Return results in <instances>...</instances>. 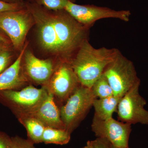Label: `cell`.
Wrapping results in <instances>:
<instances>
[{"instance_id": "ba28073f", "label": "cell", "mask_w": 148, "mask_h": 148, "mask_svg": "<svg viewBox=\"0 0 148 148\" xmlns=\"http://www.w3.org/2000/svg\"><path fill=\"white\" fill-rule=\"evenodd\" d=\"M80 85L69 61H60L47 84L45 86L52 93L55 101L62 106Z\"/></svg>"}, {"instance_id": "ffe728a7", "label": "cell", "mask_w": 148, "mask_h": 148, "mask_svg": "<svg viewBox=\"0 0 148 148\" xmlns=\"http://www.w3.org/2000/svg\"><path fill=\"white\" fill-rule=\"evenodd\" d=\"M34 144L28 139H25L19 136L12 137L11 148H36Z\"/></svg>"}, {"instance_id": "d4e9b609", "label": "cell", "mask_w": 148, "mask_h": 148, "mask_svg": "<svg viewBox=\"0 0 148 148\" xmlns=\"http://www.w3.org/2000/svg\"><path fill=\"white\" fill-rule=\"evenodd\" d=\"M12 47V45L0 41V50L7 48Z\"/></svg>"}, {"instance_id": "52a82bcc", "label": "cell", "mask_w": 148, "mask_h": 148, "mask_svg": "<svg viewBox=\"0 0 148 148\" xmlns=\"http://www.w3.org/2000/svg\"><path fill=\"white\" fill-rule=\"evenodd\" d=\"M140 80L121 98L116 112L120 121L131 125H148V111L145 109L147 102L139 92Z\"/></svg>"}, {"instance_id": "5bb4252c", "label": "cell", "mask_w": 148, "mask_h": 148, "mask_svg": "<svg viewBox=\"0 0 148 148\" xmlns=\"http://www.w3.org/2000/svg\"><path fill=\"white\" fill-rule=\"evenodd\" d=\"M121 98L114 95L108 98H96L92 104L95 110L94 117L102 120L112 117L113 114L116 112Z\"/></svg>"}, {"instance_id": "277c9868", "label": "cell", "mask_w": 148, "mask_h": 148, "mask_svg": "<svg viewBox=\"0 0 148 148\" xmlns=\"http://www.w3.org/2000/svg\"><path fill=\"white\" fill-rule=\"evenodd\" d=\"M48 92L45 86L38 88L30 84L20 90L0 91V103L10 109L17 118L37 108Z\"/></svg>"}, {"instance_id": "484cf974", "label": "cell", "mask_w": 148, "mask_h": 148, "mask_svg": "<svg viewBox=\"0 0 148 148\" xmlns=\"http://www.w3.org/2000/svg\"><path fill=\"white\" fill-rule=\"evenodd\" d=\"M0 1H2L4 2L8 3H18L23 2L24 1V0H0ZM32 1H35V0H32Z\"/></svg>"}, {"instance_id": "4fadbf2b", "label": "cell", "mask_w": 148, "mask_h": 148, "mask_svg": "<svg viewBox=\"0 0 148 148\" xmlns=\"http://www.w3.org/2000/svg\"><path fill=\"white\" fill-rule=\"evenodd\" d=\"M28 43L25 45L16 60L0 75V91L20 90L30 84L24 73L23 59Z\"/></svg>"}, {"instance_id": "30bf717a", "label": "cell", "mask_w": 148, "mask_h": 148, "mask_svg": "<svg viewBox=\"0 0 148 148\" xmlns=\"http://www.w3.org/2000/svg\"><path fill=\"white\" fill-rule=\"evenodd\" d=\"M92 132L97 138L108 141L116 147H128L131 125L119 121L113 117L102 120L93 117L91 124Z\"/></svg>"}, {"instance_id": "603a6c76", "label": "cell", "mask_w": 148, "mask_h": 148, "mask_svg": "<svg viewBox=\"0 0 148 148\" xmlns=\"http://www.w3.org/2000/svg\"><path fill=\"white\" fill-rule=\"evenodd\" d=\"M11 138L0 131V148H11Z\"/></svg>"}, {"instance_id": "9c48e42d", "label": "cell", "mask_w": 148, "mask_h": 148, "mask_svg": "<svg viewBox=\"0 0 148 148\" xmlns=\"http://www.w3.org/2000/svg\"><path fill=\"white\" fill-rule=\"evenodd\" d=\"M65 10L80 24L90 27L95 21L106 18H115L127 22L131 15L128 10H115L94 5H81L69 1Z\"/></svg>"}, {"instance_id": "4316f807", "label": "cell", "mask_w": 148, "mask_h": 148, "mask_svg": "<svg viewBox=\"0 0 148 148\" xmlns=\"http://www.w3.org/2000/svg\"><path fill=\"white\" fill-rule=\"evenodd\" d=\"M82 148H93L92 147V143H91V141H88L87 142L86 145L84 146Z\"/></svg>"}, {"instance_id": "8fae6325", "label": "cell", "mask_w": 148, "mask_h": 148, "mask_svg": "<svg viewBox=\"0 0 148 148\" xmlns=\"http://www.w3.org/2000/svg\"><path fill=\"white\" fill-rule=\"evenodd\" d=\"M23 59V71L29 82L46 85L56 67L52 60L37 58L29 50L25 51Z\"/></svg>"}, {"instance_id": "7402d4cb", "label": "cell", "mask_w": 148, "mask_h": 148, "mask_svg": "<svg viewBox=\"0 0 148 148\" xmlns=\"http://www.w3.org/2000/svg\"><path fill=\"white\" fill-rule=\"evenodd\" d=\"M91 142L93 148H113L110 142L103 138H98Z\"/></svg>"}, {"instance_id": "83f0119b", "label": "cell", "mask_w": 148, "mask_h": 148, "mask_svg": "<svg viewBox=\"0 0 148 148\" xmlns=\"http://www.w3.org/2000/svg\"><path fill=\"white\" fill-rule=\"evenodd\" d=\"M113 148H129L128 147H114L113 145Z\"/></svg>"}, {"instance_id": "d6986e66", "label": "cell", "mask_w": 148, "mask_h": 148, "mask_svg": "<svg viewBox=\"0 0 148 148\" xmlns=\"http://www.w3.org/2000/svg\"><path fill=\"white\" fill-rule=\"evenodd\" d=\"M14 50L12 47L0 50V75L11 65Z\"/></svg>"}, {"instance_id": "ac0fdd59", "label": "cell", "mask_w": 148, "mask_h": 148, "mask_svg": "<svg viewBox=\"0 0 148 148\" xmlns=\"http://www.w3.org/2000/svg\"><path fill=\"white\" fill-rule=\"evenodd\" d=\"M69 1L74 0H35L38 4L48 10L58 11L65 9Z\"/></svg>"}, {"instance_id": "7c38bea8", "label": "cell", "mask_w": 148, "mask_h": 148, "mask_svg": "<svg viewBox=\"0 0 148 148\" xmlns=\"http://www.w3.org/2000/svg\"><path fill=\"white\" fill-rule=\"evenodd\" d=\"M25 116L38 120L46 127L65 129L60 108L56 105L54 96L49 91L44 100L37 108L17 119Z\"/></svg>"}, {"instance_id": "3957f363", "label": "cell", "mask_w": 148, "mask_h": 148, "mask_svg": "<svg viewBox=\"0 0 148 148\" xmlns=\"http://www.w3.org/2000/svg\"><path fill=\"white\" fill-rule=\"evenodd\" d=\"M96 98L91 88L80 85L60 107L65 129L71 133L79 125L92 106Z\"/></svg>"}, {"instance_id": "2e32d148", "label": "cell", "mask_w": 148, "mask_h": 148, "mask_svg": "<svg viewBox=\"0 0 148 148\" xmlns=\"http://www.w3.org/2000/svg\"><path fill=\"white\" fill-rule=\"evenodd\" d=\"M71 137V133L66 130L47 127L43 134L42 143L63 145L69 143Z\"/></svg>"}, {"instance_id": "7a4b0ae2", "label": "cell", "mask_w": 148, "mask_h": 148, "mask_svg": "<svg viewBox=\"0 0 148 148\" xmlns=\"http://www.w3.org/2000/svg\"><path fill=\"white\" fill-rule=\"evenodd\" d=\"M119 51L104 47L95 48L87 39L85 40L69 61L81 85L91 88L115 59Z\"/></svg>"}, {"instance_id": "5b68a950", "label": "cell", "mask_w": 148, "mask_h": 148, "mask_svg": "<svg viewBox=\"0 0 148 148\" xmlns=\"http://www.w3.org/2000/svg\"><path fill=\"white\" fill-rule=\"evenodd\" d=\"M34 24L33 15L27 7L0 13V29L9 38L15 50H22L27 34Z\"/></svg>"}, {"instance_id": "9a60e30c", "label": "cell", "mask_w": 148, "mask_h": 148, "mask_svg": "<svg viewBox=\"0 0 148 148\" xmlns=\"http://www.w3.org/2000/svg\"><path fill=\"white\" fill-rule=\"evenodd\" d=\"M18 119L26 128L28 140L34 144L42 143L43 134L46 127L44 125L31 117H21Z\"/></svg>"}, {"instance_id": "e0dca14e", "label": "cell", "mask_w": 148, "mask_h": 148, "mask_svg": "<svg viewBox=\"0 0 148 148\" xmlns=\"http://www.w3.org/2000/svg\"><path fill=\"white\" fill-rule=\"evenodd\" d=\"M91 88L98 98H108L114 95L112 89L103 74L95 82Z\"/></svg>"}, {"instance_id": "6da1fadb", "label": "cell", "mask_w": 148, "mask_h": 148, "mask_svg": "<svg viewBox=\"0 0 148 148\" xmlns=\"http://www.w3.org/2000/svg\"><path fill=\"white\" fill-rule=\"evenodd\" d=\"M26 5L34 19L42 48L57 56L60 61L69 62L87 39L89 27L80 24L65 9L48 10L35 1Z\"/></svg>"}, {"instance_id": "8992f818", "label": "cell", "mask_w": 148, "mask_h": 148, "mask_svg": "<svg viewBox=\"0 0 148 148\" xmlns=\"http://www.w3.org/2000/svg\"><path fill=\"white\" fill-rule=\"evenodd\" d=\"M103 74L110 85L114 95L120 98L140 80L133 63L119 51L115 59L107 66Z\"/></svg>"}, {"instance_id": "cb8c5ba5", "label": "cell", "mask_w": 148, "mask_h": 148, "mask_svg": "<svg viewBox=\"0 0 148 148\" xmlns=\"http://www.w3.org/2000/svg\"><path fill=\"white\" fill-rule=\"evenodd\" d=\"M0 41L12 45L9 38L1 29H0Z\"/></svg>"}, {"instance_id": "44dd1931", "label": "cell", "mask_w": 148, "mask_h": 148, "mask_svg": "<svg viewBox=\"0 0 148 148\" xmlns=\"http://www.w3.org/2000/svg\"><path fill=\"white\" fill-rule=\"evenodd\" d=\"M26 7V2L8 3L0 1V13L20 10Z\"/></svg>"}]
</instances>
